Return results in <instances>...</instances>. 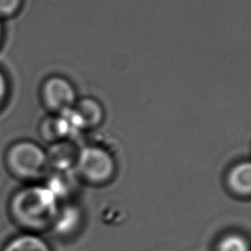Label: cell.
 I'll return each mask as SVG.
<instances>
[{
    "label": "cell",
    "mask_w": 251,
    "mask_h": 251,
    "mask_svg": "<svg viewBox=\"0 0 251 251\" xmlns=\"http://www.w3.org/2000/svg\"><path fill=\"white\" fill-rule=\"evenodd\" d=\"M75 170L84 181L93 185H103L114 177L117 162L108 148L89 144L78 150Z\"/></svg>",
    "instance_id": "cell-3"
},
{
    "label": "cell",
    "mask_w": 251,
    "mask_h": 251,
    "mask_svg": "<svg viewBox=\"0 0 251 251\" xmlns=\"http://www.w3.org/2000/svg\"><path fill=\"white\" fill-rule=\"evenodd\" d=\"M2 251H52L48 242L37 233L23 232L10 238Z\"/></svg>",
    "instance_id": "cell-10"
},
{
    "label": "cell",
    "mask_w": 251,
    "mask_h": 251,
    "mask_svg": "<svg viewBox=\"0 0 251 251\" xmlns=\"http://www.w3.org/2000/svg\"><path fill=\"white\" fill-rule=\"evenodd\" d=\"M226 185L230 192L238 197H248L251 194V164L241 161L233 165L226 175Z\"/></svg>",
    "instance_id": "cell-8"
},
{
    "label": "cell",
    "mask_w": 251,
    "mask_h": 251,
    "mask_svg": "<svg viewBox=\"0 0 251 251\" xmlns=\"http://www.w3.org/2000/svg\"><path fill=\"white\" fill-rule=\"evenodd\" d=\"M82 223V213L75 204H66L59 207L57 215L51 226L53 231L63 237L76 232Z\"/></svg>",
    "instance_id": "cell-7"
},
{
    "label": "cell",
    "mask_w": 251,
    "mask_h": 251,
    "mask_svg": "<svg viewBox=\"0 0 251 251\" xmlns=\"http://www.w3.org/2000/svg\"><path fill=\"white\" fill-rule=\"evenodd\" d=\"M79 148L69 139L51 144L46 150L48 168L53 172H70L75 170Z\"/></svg>",
    "instance_id": "cell-6"
},
{
    "label": "cell",
    "mask_w": 251,
    "mask_h": 251,
    "mask_svg": "<svg viewBox=\"0 0 251 251\" xmlns=\"http://www.w3.org/2000/svg\"><path fill=\"white\" fill-rule=\"evenodd\" d=\"M7 94H8V81L5 75L0 70V106L6 99Z\"/></svg>",
    "instance_id": "cell-13"
},
{
    "label": "cell",
    "mask_w": 251,
    "mask_h": 251,
    "mask_svg": "<svg viewBox=\"0 0 251 251\" xmlns=\"http://www.w3.org/2000/svg\"><path fill=\"white\" fill-rule=\"evenodd\" d=\"M5 164L13 176L25 181L43 177L48 169L46 151L30 140L14 143L6 152Z\"/></svg>",
    "instance_id": "cell-2"
},
{
    "label": "cell",
    "mask_w": 251,
    "mask_h": 251,
    "mask_svg": "<svg viewBox=\"0 0 251 251\" xmlns=\"http://www.w3.org/2000/svg\"><path fill=\"white\" fill-rule=\"evenodd\" d=\"M1 37H2V23H1V19H0V41H1Z\"/></svg>",
    "instance_id": "cell-14"
},
{
    "label": "cell",
    "mask_w": 251,
    "mask_h": 251,
    "mask_svg": "<svg viewBox=\"0 0 251 251\" xmlns=\"http://www.w3.org/2000/svg\"><path fill=\"white\" fill-rule=\"evenodd\" d=\"M75 173L70 172H52L44 185L51 191L58 201L67 199L75 189Z\"/></svg>",
    "instance_id": "cell-9"
},
{
    "label": "cell",
    "mask_w": 251,
    "mask_h": 251,
    "mask_svg": "<svg viewBox=\"0 0 251 251\" xmlns=\"http://www.w3.org/2000/svg\"><path fill=\"white\" fill-rule=\"evenodd\" d=\"M40 99L52 115H59L75 105L77 100L76 89L68 77L52 75L46 77L41 84Z\"/></svg>",
    "instance_id": "cell-4"
},
{
    "label": "cell",
    "mask_w": 251,
    "mask_h": 251,
    "mask_svg": "<svg viewBox=\"0 0 251 251\" xmlns=\"http://www.w3.org/2000/svg\"><path fill=\"white\" fill-rule=\"evenodd\" d=\"M24 0H0V19L16 15L23 5Z\"/></svg>",
    "instance_id": "cell-12"
},
{
    "label": "cell",
    "mask_w": 251,
    "mask_h": 251,
    "mask_svg": "<svg viewBox=\"0 0 251 251\" xmlns=\"http://www.w3.org/2000/svg\"><path fill=\"white\" fill-rule=\"evenodd\" d=\"M62 114L66 116L72 129H95L103 124L105 118L103 105L93 97L77 99L70 110Z\"/></svg>",
    "instance_id": "cell-5"
},
{
    "label": "cell",
    "mask_w": 251,
    "mask_h": 251,
    "mask_svg": "<svg viewBox=\"0 0 251 251\" xmlns=\"http://www.w3.org/2000/svg\"><path fill=\"white\" fill-rule=\"evenodd\" d=\"M214 251H250V248L246 237L238 233H229L217 242Z\"/></svg>",
    "instance_id": "cell-11"
},
{
    "label": "cell",
    "mask_w": 251,
    "mask_h": 251,
    "mask_svg": "<svg viewBox=\"0 0 251 251\" xmlns=\"http://www.w3.org/2000/svg\"><path fill=\"white\" fill-rule=\"evenodd\" d=\"M59 201L44 184H28L17 189L9 199L12 221L25 232L37 233L51 228Z\"/></svg>",
    "instance_id": "cell-1"
}]
</instances>
